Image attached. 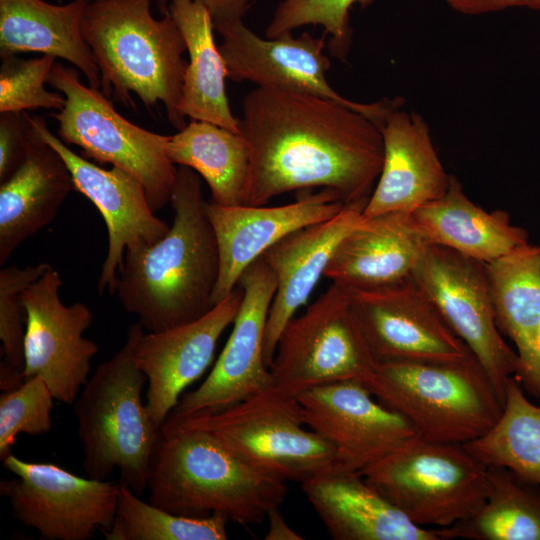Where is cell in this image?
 <instances>
[{"label":"cell","instance_id":"obj_19","mask_svg":"<svg viewBox=\"0 0 540 540\" xmlns=\"http://www.w3.org/2000/svg\"><path fill=\"white\" fill-rule=\"evenodd\" d=\"M243 295L242 287L237 285L202 317L139 336L134 361L146 376L145 404L159 428L179 403L184 390L212 363L217 342L234 322Z\"/></svg>","mask_w":540,"mask_h":540},{"label":"cell","instance_id":"obj_23","mask_svg":"<svg viewBox=\"0 0 540 540\" xmlns=\"http://www.w3.org/2000/svg\"><path fill=\"white\" fill-rule=\"evenodd\" d=\"M301 487L334 540H441L437 529L412 523L361 473L337 462Z\"/></svg>","mask_w":540,"mask_h":540},{"label":"cell","instance_id":"obj_37","mask_svg":"<svg viewBox=\"0 0 540 540\" xmlns=\"http://www.w3.org/2000/svg\"><path fill=\"white\" fill-rule=\"evenodd\" d=\"M0 67V113L38 108L63 109L65 97L45 88L56 57L43 54L32 59L3 57Z\"/></svg>","mask_w":540,"mask_h":540},{"label":"cell","instance_id":"obj_40","mask_svg":"<svg viewBox=\"0 0 540 540\" xmlns=\"http://www.w3.org/2000/svg\"><path fill=\"white\" fill-rule=\"evenodd\" d=\"M208 9L214 28L243 21L254 0H200Z\"/></svg>","mask_w":540,"mask_h":540},{"label":"cell","instance_id":"obj_8","mask_svg":"<svg viewBox=\"0 0 540 540\" xmlns=\"http://www.w3.org/2000/svg\"><path fill=\"white\" fill-rule=\"evenodd\" d=\"M412 523L446 528L473 515L488 492L487 467L461 444L419 435L361 472Z\"/></svg>","mask_w":540,"mask_h":540},{"label":"cell","instance_id":"obj_39","mask_svg":"<svg viewBox=\"0 0 540 540\" xmlns=\"http://www.w3.org/2000/svg\"><path fill=\"white\" fill-rule=\"evenodd\" d=\"M456 12L481 15L510 8H528L540 12V0H446Z\"/></svg>","mask_w":540,"mask_h":540},{"label":"cell","instance_id":"obj_42","mask_svg":"<svg viewBox=\"0 0 540 540\" xmlns=\"http://www.w3.org/2000/svg\"><path fill=\"white\" fill-rule=\"evenodd\" d=\"M170 0H156L158 9L160 11V14L162 16L166 15L168 13V4Z\"/></svg>","mask_w":540,"mask_h":540},{"label":"cell","instance_id":"obj_41","mask_svg":"<svg viewBox=\"0 0 540 540\" xmlns=\"http://www.w3.org/2000/svg\"><path fill=\"white\" fill-rule=\"evenodd\" d=\"M268 530L266 540H301L303 537L294 531L285 521L279 507L272 508L268 514Z\"/></svg>","mask_w":540,"mask_h":540},{"label":"cell","instance_id":"obj_35","mask_svg":"<svg viewBox=\"0 0 540 540\" xmlns=\"http://www.w3.org/2000/svg\"><path fill=\"white\" fill-rule=\"evenodd\" d=\"M357 1L361 0H280L265 36L273 39L305 25H320L329 36V53L345 61L352 43L349 10Z\"/></svg>","mask_w":540,"mask_h":540},{"label":"cell","instance_id":"obj_17","mask_svg":"<svg viewBox=\"0 0 540 540\" xmlns=\"http://www.w3.org/2000/svg\"><path fill=\"white\" fill-rule=\"evenodd\" d=\"M305 425L334 449L336 461L361 473L407 440L412 424L362 382L340 381L296 395Z\"/></svg>","mask_w":540,"mask_h":540},{"label":"cell","instance_id":"obj_28","mask_svg":"<svg viewBox=\"0 0 540 540\" xmlns=\"http://www.w3.org/2000/svg\"><path fill=\"white\" fill-rule=\"evenodd\" d=\"M90 0L54 5L43 0H0V56L38 52L78 68L89 86L101 89L99 68L82 34Z\"/></svg>","mask_w":540,"mask_h":540},{"label":"cell","instance_id":"obj_10","mask_svg":"<svg viewBox=\"0 0 540 540\" xmlns=\"http://www.w3.org/2000/svg\"><path fill=\"white\" fill-rule=\"evenodd\" d=\"M378 363L347 289L332 283L281 332L270 366L272 386L296 396L333 382L365 384Z\"/></svg>","mask_w":540,"mask_h":540},{"label":"cell","instance_id":"obj_22","mask_svg":"<svg viewBox=\"0 0 540 540\" xmlns=\"http://www.w3.org/2000/svg\"><path fill=\"white\" fill-rule=\"evenodd\" d=\"M380 130L383 164L363 216L411 213L442 196L451 175L442 165L424 118L398 106L387 115Z\"/></svg>","mask_w":540,"mask_h":540},{"label":"cell","instance_id":"obj_25","mask_svg":"<svg viewBox=\"0 0 540 540\" xmlns=\"http://www.w3.org/2000/svg\"><path fill=\"white\" fill-rule=\"evenodd\" d=\"M32 126L24 162L0 184L1 266L23 241L53 221L63 201L76 190L64 159Z\"/></svg>","mask_w":540,"mask_h":540},{"label":"cell","instance_id":"obj_18","mask_svg":"<svg viewBox=\"0 0 540 540\" xmlns=\"http://www.w3.org/2000/svg\"><path fill=\"white\" fill-rule=\"evenodd\" d=\"M41 137L64 159L76 191L87 197L101 213L108 233V249L98 279V293L113 294L128 248L152 245L169 226L155 216L142 183L125 170L101 168L73 152L48 129L40 116L31 117Z\"/></svg>","mask_w":540,"mask_h":540},{"label":"cell","instance_id":"obj_27","mask_svg":"<svg viewBox=\"0 0 540 540\" xmlns=\"http://www.w3.org/2000/svg\"><path fill=\"white\" fill-rule=\"evenodd\" d=\"M427 244L440 245L489 264L529 243L526 229L513 225L505 210L486 211L451 175L446 192L410 213Z\"/></svg>","mask_w":540,"mask_h":540},{"label":"cell","instance_id":"obj_12","mask_svg":"<svg viewBox=\"0 0 540 540\" xmlns=\"http://www.w3.org/2000/svg\"><path fill=\"white\" fill-rule=\"evenodd\" d=\"M16 478L0 481L18 521L45 540H88L111 528L120 483L83 478L53 463L2 460Z\"/></svg>","mask_w":540,"mask_h":540},{"label":"cell","instance_id":"obj_2","mask_svg":"<svg viewBox=\"0 0 540 540\" xmlns=\"http://www.w3.org/2000/svg\"><path fill=\"white\" fill-rule=\"evenodd\" d=\"M170 204L172 227L156 243L126 250L113 291L149 332L196 320L214 306L219 253L198 173L177 168Z\"/></svg>","mask_w":540,"mask_h":540},{"label":"cell","instance_id":"obj_16","mask_svg":"<svg viewBox=\"0 0 540 540\" xmlns=\"http://www.w3.org/2000/svg\"><path fill=\"white\" fill-rule=\"evenodd\" d=\"M238 285L244 295L226 345L207 378L181 396L168 418L219 411L272 386L263 347L275 275L260 257L242 273Z\"/></svg>","mask_w":540,"mask_h":540},{"label":"cell","instance_id":"obj_6","mask_svg":"<svg viewBox=\"0 0 540 540\" xmlns=\"http://www.w3.org/2000/svg\"><path fill=\"white\" fill-rule=\"evenodd\" d=\"M371 393L429 441L465 444L486 433L503 409L493 382L470 357L452 362L382 360Z\"/></svg>","mask_w":540,"mask_h":540},{"label":"cell","instance_id":"obj_1","mask_svg":"<svg viewBox=\"0 0 540 540\" xmlns=\"http://www.w3.org/2000/svg\"><path fill=\"white\" fill-rule=\"evenodd\" d=\"M240 129L250 150L246 205L314 187L345 203L369 198L384 158L380 127L338 102L256 87L242 100Z\"/></svg>","mask_w":540,"mask_h":540},{"label":"cell","instance_id":"obj_32","mask_svg":"<svg viewBox=\"0 0 540 540\" xmlns=\"http://www.w3.org/2000/svg\"><path fill=\"white\" fill-rule=\"evenodd\" d=\"M463 447L486 467L507 468L540 486V405L528 400L520 383L511 377L497 421Z\"/></svg>","mask_w":540,"mask_h":540},{"label":"cell","instance_id":"obj_7","mask_svg":"<svg viewBox=\"0 0 540 540\" xmlns=\"http://www.w3.org/2000/svg\"><path fill=\"white\" fill-rule=\"evenodd\" d=\"M167 422L200 429L258 473L300 484L337 462L333 447L307 429L296 398L277 388L236 404Z\"/></svg>","mask_w":540,"mask_h":540},{"label":"cell","instance_id":"obj_30","mask_svg":"<svg viewBox=\"0 0 540 540\" xmlns=\"http://www.w3.org/2000/svg\"><path fill=\"white\" fill-rule=\"evenodd\" d=\"M169 159L194 170L209 186L211 202L226 206L246 205L250 178V150L242 133L191 120L170 136Z\"/></svg>","mask_w":540,"mask_h":540},{"label":"cell","instance_id":"obj_26","mask_svg":"<svg viewBox=\"0 0 540 540\" xmlns=\"http://www.w3.org/2000/svg\"><path fill=\"white\" fill-rule=\"evenodd\" d=\"M486 268L496 324L516 347L514 377L540 400V245L528 243Z\"/></svg>","mask_w":540,"mask_h":540},{"label":"cell","instance_id":"obj_38","mask_svg":"<svg viewBox=\"0 0 540 540\" xmlns=\"http://www.w3.org/2000/svg\"><path fill=\"white\" fill-rule=\"evenodd\" d=\"M32 128L31 117L25 111L0 113V184L24 162Z\"/></svg>","mask_w":540,"mask_h":540},{"label":"cell","instance_id":"obj_9","mask_svg":"<svg viewBox=\"0 0 540 540\" xmlns=\"http://www.w3.org/2000/svg\"><path fill=\"white\" fill-rule=\"evenodd\" d=\"M47 83L65 97L59 112L58 135L81 148L82 156L121 168L144 186L152 210L171 198L177 167L169 159L170 136L145 130L120 115L101 90L81 83L75 69L55 63Z\"/></svg>","mask_w":540,"mask_h":540},{"label":"cell","instance_id":"obj_15","mask_svg":"<svg viewBox=\"0 0 540 540\" xmlns=\"http://www.w3.org/2000/svg\"><path fill=\"white\" fill-rule=\"evenodd\" d=\"M378 361L452 362L473 355L412 276L373 288H346Z\"/></svg>","mask_w":540,"mask_h":540},{"label":"cell","instance_id":"obj_14","mask_svg":"<svg viewBox=\"0 0 540 540\" xmlns=\"http://www.w3.org/2000/svg\"><path fill=\"white\" fill-rule=\"evenodd\" d=\"M61 286L52 267L21 293L26 312L24 376H40L55 400L73 405L99 348L84 337L93 322L91 310L82 302L64 305Z\"/></svg>","mask_w":540,"mask_h":540},{"label":"cell","instance_id":"obj_31","mask_svg":"<svg viewBox=\"0 0 540 540\" xmlns=\"http://www.w3.org/2000/svg\"><path fill=\"white\" fill-rule=\"evenodd\" d=\"M488 492L470 517L437 529L441 540H540V486L513 471L487 467Z\"/></svg>","mask_w":540,"mask_h":540},{"label":"cell","instance_id":"obj_3","mask_svg":"<svg viewBox=\"0 0 540 540\" xmlns=\"http://www.w3.org/2000/svg\"><path fill=\"white\" fill-rule=\"evenodd\" d=\"M150 503L194 518L259 524L286 498L285 482L253 470L207 432L165 421L149 467Z\"/></svg>","mask_w":540,"mask_h":540},{"label":"cell","instance_id":"obj_21","mask_svg":"<svg viewBox=\"0 0 540 540\" xmlns=\"http://www.w3.org/2000/svg\"><path fill=\"white\" fill-rule=\"evenodd\" d=\"M367 201L346 203L334 217L287 235L261 256L277 282L264 336L263 356L269 369L281 332L324 277L340 241L363 219Z\"/></svg>","mask_w":540,"mask_h":540},{"label":"cell","instance_id":"obj_20","mask_svg":"<svg viewBox=\"0 0 540 540\" xmlns=\"http://www.w3.org/2000/svg\"><path fill=\"white\" fill-rule=\"evenodd\" d=\"M345 204L337 192L326 188L316 193L304 190L294 202L281 206L226 207L206 202L219 253L213 305L235 289L242 273L266 250L303 227L334 217Z\"/></svg>","mask_w":540,"mask_h":540},{"label":"cell","instance_id":"obj_24","mask_svg":"<svg viewBox=\"0 0 540 540\" xmlns=\"http://www.w3.org/2000/svg\"><path fill=\"white\" fill-rule=\"evenodd\" d=\"M427 243L410 213L364 217L338 244L324 277L345 288H373L412 276Z\"/></svg>","mask_w":540,"mask_h":540},{"label":"cell","instance_id":"obj_36","mask_svg":"<svg viewBox=\"0 0 540 540\" xmlns=\"http://www.w3.org/2000/svg\"><path fill=\"white\" fill-rule=\"evenodd\" d=\"M54 396L40 376L0 395V459L11 454L19 434L39 436L52 428Z\"/></svg>","mask_w":540,"mask_h":540},{"label":"cell","instance_id":"obj_11","mask_svg":"<svg viewBox=\"0 0 540 540\" xmlns=\"http://www.w3.org/2000/svg\"><path fill=\"white\" fill-rule=\"evenodd\" d=\"M412 277L470 349L504 401L506 385L519 361L496 324L486 264L447 247L427 244Z\"/></svg>","mask_w":540,"mask_h":540},{"label":"cell","instance_id":"obj_5","mask_svg":"<svg viewBox=\"0 0 540 540\" xmlns=\"http://www.w3.org/2000/svg\"><path fill=\"white\" fill-rule=\"evenodd\" d=\"M143 332L139 322L129 327L122 347L98 365L73 403L87 477L107 480L118 469L120 483L139 496L160 434L142 400L146 376L134 361Z\"/></svg>","mask_w":540,"mask_h":540},{"label":"cell","instance_id":"obj_13","mask_svg":"<svg viewBox=\"0 0 540 540\" xmlns=\"http://www.w3.org/2000/svg\"><path fill=\"white\" fill-rule=\"evenodd\" d=\"M214 30L222 38L218 47L227 78L232 81H251L258 87L329 99L362 113L379 127L394 108L403 104L399 98L360 103L336 92L326 78L330 61L323 53L327 47L325 35L318 38L304 32L294 37L288 32L277 38L264 39L243 21L221 25Z\"/></svg>","mask_w":540,"mask_h":540},{"label":"cell","instance_id":"obj_33","mask_svg":"<svg viewBox=\"0 0 540 540\" xmlns=\"http://www.w3.org/2000/svg\"><path fill=\"white\" fill-rule=\"evenodd\" d=\"M227 523L218 514L194 518L168 512L121 484L112 526L102 533L106 540H225Z\"/></svg>","mask_w":540,"mask_h":540},{"label":"cell","instance_id":"obj_29","mask_svg":"<svg viewBox=\"0 0 540 540\" xmlns=\"http://www.w3.org/2000/svg\"><path fill=\"white\" fill-rule=\"evenodd\" d=\"M168 12L186 44L189 61L183 77L179 111L191 120L241 133L225 90L226 66L213 35L214 25L200 0H170Z\"/></svg>","mask_w":540,"mask_h":540},{"label":"cell","instance_id":"obj_34","mask_svg":"<svg viewBox=\"0 0 540 540\" xmlns=\"http://www.w3.org/2000/svg\"><path fill=\"white\" fill-rule=\"evenodd\" d=\"M52 265L40 263L19 268L16 265L0 270V378L19 382L25 378L24 339L26 312L21 293L42 277Z\"/></svg>","mask_w":540,"mask_h":540},{"label":"cell","instance_id":"obj_4","mask_svg":"<svg viewBox=\"0 0 540 540\" xmlns=\"http://www.w3.org/2000/svg\"><path fill=\"white\" fill-rule=\"evenodd\" d=\"M151 3L90 0L82 34L100 71L101 92L128 106H135L131 93L147 109L161 102L179 131L187 125L179 111L186 44L170 13L154 18Z\"/></svg>","mask_w":540,"mask_h":540}]
</instances>
